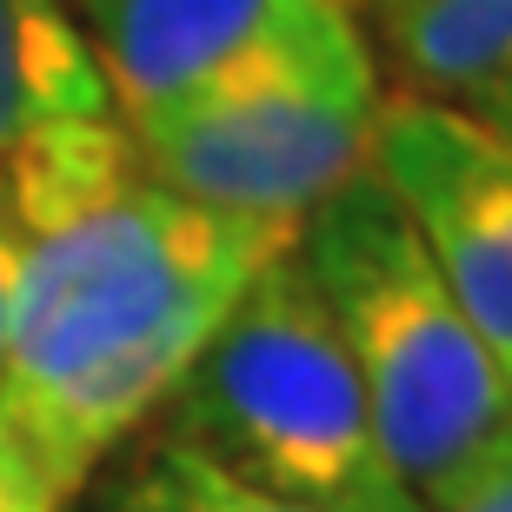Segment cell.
Segmentation results:
<instances>
[{
    "label": "cell",
    "mask_w": 512,
    "mask_h": 512,
    "mask_svg": "<svg viewBox=\"0 0 512 512\" xmlns=\"http://www.w3.org/2000/svg\"><path fill=\"white\" fill-rule=\"evenodd\" d=\"M293 240L300 227L187 200L147 167L27 240L0 353V426L60 506L147 433L227 306Z\"/></svg>",
    "instance_id": "1"
},
{
    "label": "cell",
    "mask_w": 512,
    "mask_h": 512,
    "mask_svg": "<svg viewBox=\"0 0 512 512\" xmlns=\"http://www.w3.org/2000/svg\"><path fill=\"white\" fill-rule=\"evenodd\" d=\"M300 260L353 353L386 466L433 512L512 433L506 366L373 173L300 220Z\"/></svg>",
    "instance_id": "2"
},
{
    "label": "cell",
    "mask_w": 512,
    "mask_h": 512,
    "mask_svg": "<svg viewBox=\"0 0 512 512\" xmlns=\"http://www.w3.org/2000/svg\"><path fill=\"white\" fill-rule=\"evenodd\" d=\"M153 426L260 493L326 512H426L386 466L366 386L300 260L280 247L193 353Z\"/></svg>",
    "instance_id": "3"
},
{
    "label": "cell",
    "mask_w": 512,
    "mask_h": 512,
    "mask_svg": "<svg viewBox=\"0 0 512 512\" xmlns=\"http://www.w3.org/2000/svg\"><path fill=\"white\" fill-rule=\"evenodd\" d=\"M380 107L386 67L360 0H313L193 94L120 127L160 187L300 227L320 200L366 173Z\"/></svg>",
    "instance_id": "4"
},
{
    "label": "cell",
    "mask_w": 512,
    "mask_h": 512,
    "mask_svg": "<svg viewBox=\"0 0 512 512\" xmlns=\"http://www.w3.org/2000/svg\"><path fill=\"white\" fill-rule=\"evenodd\" d=\"M366 173L399 200L439 280L512 380V140L446 100L386 94Z\"/></svg>",
    "instance_id": "5"
},
{
    "label": "cell",
    "mask_w": 512,
    "mask_h": 512,
    "mask_svg": "<svg viewBox=\"0 0 512 512\" xmlns=\"http://www.w3.org/2000/svg\"><path fill=\"white\" fill-rule=\"evenodd\" d=\"M120 120H147L253 54L313 0H67Z\"/></svg>",
    "instance_id": "6"
},
{
    "label": "cell",
    "mask_w": 512,
    "mask_h": 512,
    "mask_svg": "<svg viewBox=\"0 0 512 512\" xmlns=\"http://www.w3.org/2000/svg\"><path fill=\"white\" fill-rule=\"evenodd\" d=\"M80 120H114V94L67 0H0V160Z\"/></svg>",
    "instance_id": "7"
},
{
    "label": "cell",
    "mask_w": 512,
    "mask_h": 512,
    "mask_svg": "<svg viewBox=\"0 0 512 512\" xmlns=\"http://www.w3.org/2000/svg\"><path fill=\"white\" fill-rule=\"evenodd\" d=\"M399 94L473 114L512 80V0H386L366 7Z\"/></svg>",
    "instance_id": "8"
},
{
    "label": "cell",
    "mask_w": 512,
    "mask_h": 512,
    "mask_svg": "<svg viewBox=\"0 0 512 512\" xmlns=\"http://www.w3.org/2000/svg\"><path fill=\"white\" fill-rule=\"evenodd\" d=\"M67 512H326V506L260 493L247 479H233L227 466H213L207 453H193L187 439L147 426L80 486Z\"/></svg>",
    "instance_id": "9"
},
{
    "label": "cell",
    "mask_w": 512,
    "mask_h": 512,
    "mask_svg": "<svg viewBox=\"0 0 512 512\" xmlns=\"http://www.w3.org/2000/svg\"><path fill=\"white\" fill-rule=\"evenodd\" d=\"M433 512H512V433L499 439L493 453L479 459L473 473L459 479V486L439 499Z\"/></svg>",
    "instance_id": "10"
},
{
    "label": "cell",
    "mask_w": 512,
    "mask_h": 512,
    "mask_svg": "<svg viewBox=\"0 0 512 512\" xmlns=\"http://www.w3.org/2000/svg\"><path fill=\"white\" fill-rule=\"evenodd\" d=\"M0 512H67L47 486V473L27 459V446L7 426H0Z\"/></svg>",
    "instance_id": "11"
},
{
    "label": "cell",
    "mask_w": 512,
    "mask_h": 512,
    "mask_svg": "<svg viewBox=\"0 0 512 512\" xmlns=\"http://www.w3.org/2000/svg\"><path fill=\"white\" fill-rule=\"evenodd\" d=\"M20 253H27V240H20V220H14V207H7V193H0V353H7V313H14Z\"/></svg>",
    "instance_id": "12"
},
{
    "label": "cell",
    "mask_w": 512,
    "mask_h": 512,
    "mask_svg": "<svg viewBox=\"0 0 512 512\" xmlns=\"http://www.w3.org/2000/svg\"><path fill=\"white\" fill-rule=\"evenodd\" d=\"M473 114L486 120V127H499V133H506V140H512V80H506V87H499L493 100H486V107H473Z\"/></svg>",
    "instance_id": "13"
}]
</instances>
